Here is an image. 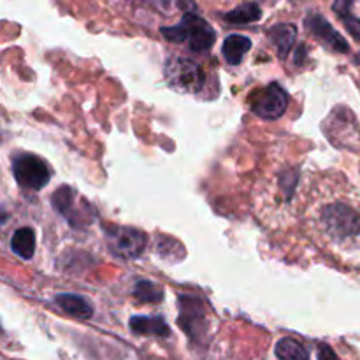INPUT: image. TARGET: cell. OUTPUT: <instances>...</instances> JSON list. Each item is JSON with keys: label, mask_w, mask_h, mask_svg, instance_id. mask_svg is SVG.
Here are the masks:
<instances>
[{"label": "cell", "mask_w": 360, "mask_h": 360, "mask_svg": "<svg viewBox=\"0 0 360 360\" xmlns=\"http://www.w3.org/2000/svg\"><path fill=\"white\" fill-rule=\"evenodd\" d=\"M51 204L62 217L67 218V221H69L72 227L81 229L84 227V225H90V218H86V214H84L86 213V210H84L86 202L77 204L76 192H74L70 186H60V188L53 193Z\"/></svg>", "instance_id": "cell-7"}, {"label": "cell", "mask_w": 360, "mask_h": 360, "mask_svg": "<svg viewBox=\"0 0 360 360\" xmlns=\"http://www.w3.org/2000/svg\"><path fill=\"white\" fill-rule=\"evenodd\" d=\"M13 174L18 185L28 190H41L51 179V171L42 158L32 153H20L13 160Z\"/></svg>", "instance_id": "cell-3"}, {"label": "cell", "mask_w": 360, "mask_h": 360, "mask_svg": "<svg viewBox=\"0 0 360 360\" xmlns=\"http://www.w3.org/2000/svg\"><path fill=\"white\" fill-rule=\"evenodd\" d=\"M276 355L280 360H309L308 354L301 347V343L290 340V338H285V340L278 341Z\"/></svg>", "instance_id": "cell-18"}, {"label": "cell", "mask_w": 360, "mask_h": 360, "mask_svg": "<svg viewBox=\"0 0 360 360\" xmlns=\"http://www.w3.org/2000/svg\"><path fill=\"white\" fill-rule=\"evenodd\" d=\"M162 35L171 42H188L190 49L204 53L217 41V32L206 20L193 13H186L174 27H162Z\"/></svg>", "instance_id": "cell-1"}, {"label": "cell", "mask_w": 360, "mask_h": 360, "mask_svg": "<svg viewBox=\"0 0 360 360\" xmlns=\"http://www.w3.org/2000/svg\"><path fill=\"white\" fill-rule=\"evenodd\" d=\"M178 322L192 338L206 330V308L197 295H179Z\"/></svg>", "instance_id": "cell-8"}, {"label": "cell", "mask_w": 360, "mask_h": 360, "mask_svg": "<svg viewBox=\"0 0 360 360\" xmlns=\"http://www.w3.org/2000/svg\"><path fill=\"white\" fill-rule=\"evenodd\" d=\"M130 329L132 333L141 336H171V329L162 316H132L130 319Z\"/></svg>", "instance_id": "cell-11"}, {"label": "cell", "mask_w": 360, "mask_h": 360, "mask_svg": "<svg viewBox=\"0 0 360 360\" xmlns=\"http://www.w3.org/2000/svg\"><path fill=\"white\" fill-rule=\"evenodd\" d=\"M322 220L327 231L336 238H352L360 232V214L345 204L327 206L322 213Z\"/></svg>", "instance_id": "cell-6"}, {"label": "cell", "mask_w": 360, "mask_h": 360, "mask_svg": "<svg viewBox=\"0 0 360 360\" xmlns=\"http://www.w3.org/2000/svg\"><path fill=\"white\" fill-rule=\"evenodd\" d=\"M11 250L16 253L20 259L30 260L35 252V234L30 227L18 229L11 239Z\"/></svg>", "instance_id": "cell-14"}, {"label": "cell", "mask_w": 360, "mask_h": 360, "mask_svg": "<svg viewBox=\"0 0 360 360\" xmlns=\"http://www.w3.org/2000/svg\"><path fill=\"white\" fill-rule=\"evenodd\" d=\"M165 77L172 88L186 91V94H197L202 90L206 83V74L202 67L183 56H174L165 63Z\"/></svg>", "instance_id": "cell-2"}, {"label": "cell", "mask_w": 360, "mask_h": 360, "mask_svg": "<svg viewBox=\"0 0 360 360\" xmlns=\"http://www.w3.org/2000/svg\"><path fill=\"white\" fill-rule=\"evenodd\" d=\"M304 23H306V28H308V30L311 32L319 41H322L323 44L329 46L333 51H338V53L350 51V46H348L347 39H345L340 32L334 30L333 25H330L323 16H320V14L316 13H311L308 14Z\"/></svg>", "instance_id": "cell-9"}, {"label": "cell", "mask_w": 360, "mask_h": 360, "mask_svg": "<svg viewBox=\"0 0 360 360\" xmlns=\"http://www.w3.org/2000/svg\"><path fill=\"white\" fill-rule=\"evenodd\" d=\"M53 301H55V304L58 306L63 313L70 315L72 319L88 320L94 316V308H91L90 302H88L84 297H81V295L60 294L56 295Z\"/></svg>", "instance_id": "cell-10"}, {"label": "cell", "mask_w": 360, "mask_h": 360, "mask_svg": "<svg viewBox=\"0 0 360 360\" xmlns=\"http://www.w3.org/2000/svg\"><path fill=\"white\" fill-rule=\"evenodd\" d=\"M134 297L137 299L143 304H148V302H160L162 297H164V292L158 287L157 283L148 280H139L134 287Z\"/></svg>", "instance_id": "cell-17"}, {"label": "cell", "mask_w": 360, "mask_h": 360, "mask_svg": "<svg viewBox=\"0 0 360 360\" xmlns=\"http://www.w3.org/2000/svg\"><path fill=\"white\" fill-rule=\"evenodd\" d=\"M225 21L232 25H248L255 23L262 18V9H260L259 4L255 2H246L243 6L236 7V9L229 11L224 14Z\"/></svg>", "instance_id": "cell-15"}, {"label": "cell", "mask_w": 360, "mask_h": 360, "mask_svg": "<svg viewBox=\"0 0 360 360\" xmlns=\"http://www.w3.org/2000/svg\"><path fill=\"white\" fill-rule=\"evenodd\" d=\"M352 6H354V0H336L333 9L334 13L341 18V21H343L345 27L348 28V32H350L357 41H360V20L357 16H354Z\"/></svg>", "instance_id": "cell-16"}, {"label": "cell", "mask_w": 360, "mask_h": 360, "mask_svg": "<svg viewBox=\"0 0 360 360\" xmlns=\"http://www.w3.org/2000/svg\"><path fill=\"white\" fill-rule=\"evenodd\" d=\"M295 37H297V28L292 23H278L269 30V39L280 58H287L290 49L294 48Z\"/></svg>", "instance_id": "cell-12"}, {"label": "cell", "mask_w": 360, "mask_h": 360, "mask_svg": "<svg viewBox=\"0 0 360 360\" xmlns=\"http://www.w3.org/2000/svg\"><path fill=\"white\" fill-rule=\"evenodd\" d=\"M288 108V94L278 83L267 84L252 95V111L264 120H278Z\"/></svg>", "instance_id": "cell-5"}, {"label": "cell", "mask_w": 360, "mask_h": 360, "mask_svg": "<svg viewBox=\"0 0 360 360\" xmlns=\"http://www.w3.org/2000/svg\"><path fill=\"white\" fill-rule=\"evenodd\" d=\"M252 48V41H250L246 35L232 34L225 39L224 46H221V55L227 60V63L231 65H239L245 58L246 53Z\"/></svg>", "instance_id": "cell-13"}, {"label": "cell", "mask_w": 360, "mask_h": 360, "mask_svg": "<svg viewBox=\"0 0 360 360\" xmlns=\"http://www.w3.org/2000/svg\"><path fill=\"white\" fill-rule=\"evenodd\" d=\"M108 246L111 253L125 260L137 259L143 255L148 246V236L134 227H109L105 229Z\"/></svg>", "instance_id": "cell-4"}, {"label": "cell", "mask_w": 360, "mask_h": 360, "mask_svg": "<svg viewBox=\"0 0 360 360\" xmlns=\"http://www.w3.org/2000/svg\"><path fill=\"white\" fill-rule=\"evenodd\" d=\"M319 360H340V359H338V355L334 354V350L329 347V345H320Z\"/></svg>", "instance_id": "cell-19"}]
</instances>
